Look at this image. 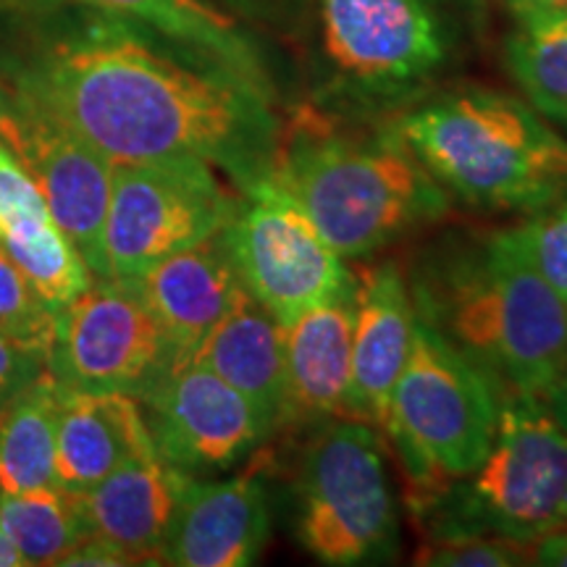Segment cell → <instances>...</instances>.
<instances>
[{"mask_svg":"<svg viewBox=\"0 0 567 567\" xmlns=\"http://www.w3.org/2000/svg\"><path fill=\"white\" fill-rule=\"evenodd\" d=\"M189 473L153 455L134 460L80 494L87 536L124 549L140 565H161Z\"/></svg>","mask_w":567,"mask_h":567,"instance_id":"cell-18","label":"cell"},{"mask_svg":"<svg viewBox=\"0 0 567 567\" xmlns=\"http://www.w3.org/2000/svg\"><path fill=\"white\" fill-rule=\"evenodd\" d=\"M316 34L323 92L363 111L413 101L455 51L439 0H318Z\"/></svg>","mask_w":567,"mask_h":567,"instance_id":"cell-7","label":"cell"},{"mask_svg":"<svg viewBox=\"0 0 567 567\" xmlns=\"http://www.w3.org/2000/svg\"><path fill=\"white\" fill-rule=\"evenodd\" d=\"M502 400L492 375L415 313L413 350L384 429L410 481V505L478 467L494 442Z\"/></svg>","mask_w":567,"mask_h":567,"instance_id":"cell-6","label":"cell"},{"mask_svg":"<svg viewBox=\"0 0 567 567\" xmlns=\"http://www.w3.org/2000/svg\"><path fill=\"white\" fill-rule=\"evenodd\" d=\"M239 281L281 326L352 287V271L271 174L239 195L226 226Z\"/></svg>","mask_w":567,"mask_h":567,"instance_id":"cell-10","label":"cell"},{"mask_svg":"<svg viewBox=\"0 0 567 567\" xmlns=\"http://www.w3.org/2000/svg\"><path fill=\"white\" fill-rule=\"evenodd\" d=\"M515 17H536V13L567 11V0H505Z\"/></svg>","mask_w":567,"mask_h":567,"instance_id":"cell-32","label":"cell"},{"mask_svg":"<svg viewBox=\"0 0 567 567\" xmlns=\"http://www.w3.org/2000/svg\"><path fill=\"white\" fill-rule=\"evenodd\" d=\"M264 455L250 457L243 473L203 481L193 476L161 549V565L247 567L271 538V507Z\"/></svg>","mask_w":567,"mask_h":567,"instance_id":"cell-14","label":"cell"},{"mask_svg":"<svg viewBox=\"0 0 567 567\" xmlns=\"http://www.w3.org/2000/svg\"><path fill=\"white\" fill-rule=\"evenodd\" d=\"M187 360H195L221 375L226 384L243 392L271 417L274 429L279 425L284 400V326L245 287Z\"/></svg>","mask_w":567,"mask_h":567,"instance_id":"cell-20","label":"cell"},{"mask_svg":"<svg viewBox=\"0 0 567 567\" xmlns=\"http://www.w3.org/2000/svg\"><path fill=\"white\" fill-rule=\"evenodd\" d=\"M0 137L30 168L55 224L66 231L90 271L101 276L103 226L116 163L69 126L21 101L0 113Z\"/></svg>","mask_w":567,"mask_h":567,"instance_id":"cell-13","label":"cell"},{"mask_svg":"<svg viewBox=\"0 0 567 567\" xmlns=\"http://www.w3.org/2000/svg\"><path fill=\"white\" fill-rule=\"evenodd\" d=\"M17 101L113 163L200 161L239 193L271 174L284 124L271 84L109 13L27 63Z\"/></svg>","mask_w":567,"mask_h":567,"instance_id":"cell-1","label":"cell"},{"mask_svg":"<svg viewBox=\"0 0 567 567\" xmlns=\"http://www.w3.org/2000/svg\"><path fill=\"white\" fill-rule=\"evenodd\" d=\"M528 565L567 567V528L549 530L528 542Z\"/></svg>","mask_w":567,"mask_h":567,"instance_id":"cell-30","label":"cell"},{"mask_svg":"<svg viewBox=\"0 0 567 567\" xmlns=\"http://www.w3.org/2000/svg\"><path fill=\"white\" fill-rule=\"evenodd\" d=\"M42 371H45V360L21 350L13 339H9L0 331V408H3L11 396H17L30 381L38 379Z\"/></svg>","mask_w":567,"mask_h":567,"instance_id":"cell-29","label":"cell"},{"mask_svg":"<svg viewBox=\"0 0 567 567\" xmlns=\"http://www.w3.org/2000/svg\"><path fill=\"white\" fill-rule=\"evenodd\" d=\"M239 195L200 161L116 163L101 276L134 279L168 255L224 231Z\"/></svg>","mask_w":567,"mask_h":567,"instance_id":"cell-9","label":"cell"},{"mask_svg":"<svg viewBox=\"0 0 567 567\" xmlns=\"http://www.w3.org/2000/svg\"><path fill=\"white\" fill-rule=\"evenodd\" d=\"M389 132L446 195L473 208L530 213L567 189V140L534 105L502 92L431 97Z\"/></svg>","mask_w":567,"mask_h":567,"instance_id":"cell-4","label":"cell"},{"mask_svg":"<svg viewBox=\"0 0 567 567\" xmlns=\"http://www.w3.org/2000/svg\"><path fill=\"white\" fill-rule=\"evenodd\" d=\"M505 231L523 258L567 300V189Z\"/></svg>","mask_w":567,"mask_h":567,"instance_id":"cell-27","label":"cell"},{"mask_svg":"<svg viewBox=\"0 0 567 567\" xmlns=\"http://www.w3.org/2000/svg\"><path fill=\"white\" fill-rule=\"evenodd\" d=\"M27 565L30 563L21 557V551L13 547L11 538L6 536L3 526H0V567H27Z\"/></svg>","mask_w":567,"mask_h":567,"instance_id":"cell-33","label":"cell"},{"mask_svg":"<svg viewBox=\"0 0 567 567\" xmlns=\"http://www.w3.org/2000/svg\"><path fill=\"white\" fill-rule=\"evenodd\" d=\"M0 526L30 565H61L87 538L80 494L63 486L0 496Z\"/></svg>","mask_w":567,"mask_h":567,"instance_id":"cell-25","label":"cell"},{"mask_svg":"<svg viewBox=\"0 0 567 567\" xmlns=\"http://www.w3.org/2000/svg\"><path fill=\"white\" fill-rule=\"evenodd\" d=\"M124 281L137 289L179 363L197 350L243 289L226 229Z\"/></svg>","mask_w":567,"mask_h":567,"instance_id":"cell-17","label":"cell"},{"mask_svg":"<svg viewBox=\"0 0 567 567\" xmlns=\"http://www.w3.org/2000/svg\"><path fill=\"white\" fill-rule=\"evenodd\" d=\"M352 313L350 287L284 326V400L276 429L352 417Z\"/></svg>","mask_w":567,"mask_h":567,"instance_id":"cell-16","label":"cell"},{"mask_svg":"<svg viewBox=\"0 0 567 567\" xmlns=\"http://www.w3.org/2000/svg\"><path fill=\"white\" fill-rule=\"evenodd\" d=\"M155 452L189 476H210L250 460L274 421L221 375L182 360L142 400Z\"/></svg>","mask_w":567,"mask_h":567,"instance_id":"cell-12","label":"cell"},{"mask_svg":"<svg viewBox=\"0 0 567 567\" xmlns=\"http://www.w3.org/2000/svg\"><path fill=\"white\" fill-rule=\"evenodd\" d=\"M0 247L11 255L51 313H59L95 279L48 205L0 221Z\"/></svg>","mask_w":567,"mask_h":567,"instance_id":"cell-23","label":"cell"},{"mask_svg":"<svg viewBox=\"0 0 567 567\" xmlns=\"http://www.w3.org/2000/svg\"><path fill=\"white\" fill-rule=\"evenodd\" d=\"M297 538L329 567L384 565L396 557L400 509L386 467V439L371 423L337 417L302 450Z\"/></svg>","mask_w":567,"mask_h":567,"instance_id":"cell-8","label":"cell"},{"mask_svg":"<svg viewBox=\"0 0 567 567\" xmlns=\"http://www.w3.org/2000/svg\"><path fill=\"white\" fill-rule=\"evenodd\" d=\"M176 360L168 337L132 281L95 276L53 313L48 371L76 392H122L142 402Z\"/></svg>","mask_w":567,"mask_h":567,"instance_id":"cell-11","label":"cell"},{"mask_svg":"<svg viewBox=\"0 0 567 567\" xmlns=\"http://www.w3.org/2000/svg\"><path fill=\"white\" fill-rule=\"evenodd\" d=\"M55 3L87 6L109 17L134 21L176 45L221 61L268 84L264 63L252 42L245 38L229 13L218 11L208 0H55Z\"/></svg>","mask_w":567,"mask_h":567,"instance_id":"cell-21","label":"cell"},{"mask_svg":"<svg viewBox=\"0 0 567 567\" xmlns=\"http://www.w3.org/2000/svg\"><path fill=\"white\" fill-rule=\"evenodd\" d=\"M352 417L384 434L389 405L415 337L413 289L394 260L352 271Z\"/></svg>","mask_w":567,"mask_h":567,"instance_id":"cell-15","label":"cell"},{"mask_svg":"<svg viewBox=\"0 0 567 567\" xmlns=\"http://www.w3.org/2000/svg\"><path fill=\"white\" fill-rule=\"evenodd\" d=\"M0 331L21 350L45 360L48 365L53 344V313L3 247H0Z\"/></svg>","mask_w":567,"mask_h":567,"instance_id":"cell-26","label":"cell"},{"mask_svg":"<svg viewBox=\"0 0 567 567\" xmlns=\"http://www.w3.org/2000/svg\"><path fill=\"white\" fill-rule=\"evenodd\" d=\"M413 509L429 536L481 530L528 544L567 528V429L538 396L507 394L478 467Z\"/></svg>","mask_w":567,"mask_h":567,"instance_id":"cell-5","label":"cell"},{"mask_svg":"<svg viewBox=\"0 0 567 567\" xmlns=\"http://www.w3.org/2000/svg\"><path fill=\"white\" fill-rule=\"evenodd\" d=\"M271 176L344 260L439 221L452 197L392 132L342 130L318 109L281 124Z\"/></svg>","mask_w":567,"mask_h":567,"instance_id":"cell-3","label":"cell"},{"mask_svg":"<svg viewBox=\"0 0 567 567\" xmlns=\"http://www.w3.org/2000/svg\"><path fill=\"white\" fill-rule=\"evenodd\" d=\"M505 61L528 103L567 126V11L515 17Z\"/></svg>","mask_w":567,"mask_h":567,"instance_id":"cell-24","label":"cell"},{"mask_svg":"<svg viewBox=\"0 0 567 567\" xmlns=\"http://www.w3.org/2000/svg\"><path fill=\"white\" fill-rule=\"evenodd\" d=\"M538 400H542L544 405L549 408V413L555 415L557 421L567 429V365H565V371L555 379V384H551L547 392L538 396Z\"/></svg>","mask_w":567,"mask_h":567,"instance_id":"cell-31","label":"cell"},{"mask_svg":"<svg viewBox=\"0 0 567 567\" xmlns=\"http://www.w3.org/2000/svg\"><path fill=\"white\" fill-rule=\"evenodd\" d=\"M413 563L425 567H517L528 565V544L481 530L434 534L423 538Z\"/></svg>","mask_w":567,"mask_h":567,"instance_id":"cell-28","label":"cell"},{"mask_svg":"<svg viewBox=\"0 0 567 567\" xmlns=\"http://www.w3.org/2000/svg\"><path fill=\"white\" fill-rule=\"evenodd\" d=\"M153 455L158 452L137 396L61 386L55 478L63 488L84 492L116 467Z\"/></svg>","mask_w":567,"mask_h":567,"instance_id":"cell-19","label":"cell"},{"mask_svg":"<svg viewBox=\"0 0 567 567\" xmlns=\"http://www.w3.org/2000/svg\"><path fill=\"white\" fill-rule=\"evenodd\" d=\"M410 289L415 313L492 375L505 396H542L565 371L567 300L505 229L423 260Z\"/></svg>","mask_w":567,"mask_h":567,"instance_id":"cell-2","label":"cell"},{"mask_svg":"<svg viewBox=\"0 0 567 567\" xmlns=\"http://www.w3.org/2000/svg\"><path fill=\"white\" fill-rule=\"evenodd\" d=\"M61 384L42 371L0 408V496L61 486L55 478V421Z\"/></svg>","mask_w":567,"mask_h":567,"instance_id":"cell-22","label":"cell"}]
</instances>
